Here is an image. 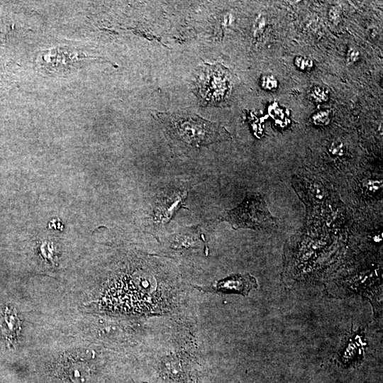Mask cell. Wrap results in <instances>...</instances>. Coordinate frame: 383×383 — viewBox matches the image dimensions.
<instances>
[{"instance_id": "obj_1", "label": "cell", "mask_w": 383, "mask_h": 383, "mask_svg": "<svg viewBox=\"0 0 383 383\" xmlns=\"http://www.w3.org/2000/svg\"><path fill=\"white\" fill-rule=\"evenodd\" d=\"M156 116L168 138L179 146L198 148L218 141L221 138L217 124L193 112H157Z\"/></svg>"}, {"instance_id": "obj_2", "label": "cell", "mask_w": 383, "mask_h": 383, "mask_svg": "<svg viewBox=\"0 0 383 383\" xmlns=\"http://www.w3.org/2000/svg\"><path fill=\"white\" fill-rule=\"evenodd\" d=\"M219 218L229 223L235 230L273 231L278 228L277 218L272 215L265 201L257 194H248L240 205L224 211Z\"/></svg>"}, {"instance_id": "obj_3", "label": "cell", "mask_w": 383, "mask_h": 383, "mask_svg": "<svg viewBox=\"0 0 383 383\" xmlns=\"http://www.w3.org/2000/svg\"><path fill=\"white\" fill-rule=\"evenodd\" d=\"M228 72L221 65L204 63L196 72L194 93L203 106H218L231 91Z\"/></svg>"}, {"instance_id": "obj_4", "label": "cell", "mask_w": 383, "mask_h": 383, "mask_svg": "<svg viewBox=\"0 0 383 383\" xmlns=\"http://www.w3.org/2000/svg\"><path fill=\"white\" fill-rule=\"evenodd\" d=\"M257 287L256 279L247 273L232 274L221 279L204 290L226 294H238L247 296L249 292Z\"/></svg>"}, {"instance_id": "obj_5", "label": "cell", "mask_w": 383, "mask_h": 383, "mask_svg": "<svg viewBox=\"0 0 383 383\" xmlns=\"http://www.w3.org/2000/svg\"><path fill=\"white\" fill-rule=\"evenodd\" d=\"M363 335L356 333L349 338L340 352V360L343 364L350 365L360 362L362 357V348L365 345Z\"/></svg>"}, {"instance_id": "obj_6", "label": "cell", "mask_w": 383, "mask_h": 383, "mask_svg": "<svg viewBox=\"0 0 383 383\" xmlns=\"http://www.w3.org/2000/svg\"><path fill=\"white\" fill-rule=\"evenodd\" d=\"M184 194L182 192L172 193L170 196H166L157 204L155 217L157 220L162 223L167 222L170 218L181 203L184 197Z\"/></svg>"}, {"instance_id": "obj_7", "label": "cell", "mask_w": 383, "mask_h": 383, "mask_svg": "<svg viewBox=\"0 0 383 383\" xmlns=\"http://www.w3.org/2000/svg\"><path fill=\"white\" fill-rule=\"evenodd\" d=\"M6 312L4 316V322L6 328L4 333H8L6 335L7 338L15 337L17 331L18 330L19 323L18 319L15 313L10 312Z\"/></svg>"}, {"instance_id": "obj_8", "label": "cell", "mask_w": 383, "mask_h": 383, "mask_svg": "<svg viewBox=\"0 0 383 383\" xmlns=\"http://www.w3.org/2000/svg\"><path fill=\"white\" fill-rule=\"evenodd\" d=\"M185 232V231H184ZM188 233H179V235L175 236V243H177L178 245L182 246V245H193L196 243V239L194 238L190 231H187Z\"/></svg>"}, {"instance_id": "obj_9", "label": "cell", "mask_w": 383, "mask_h": 383, "mask_svg": "<svg viewBox=\"0 0 383 383\" xmlns=\"http://www.w3.org/2000/svg\"><path fill=\"white\" fill-rule=\"evenodd\" d=\"M262 87L267 90H274L278 86V82L276 78L272 75H264L261 80Z\"/></svg>"}, {"instance_id": "obj_10", "label": "cell", "mask_w": 383, "mask_h": 383, "mask_svg": "<svg viewBox=\"0 0 383 383\" xmlns=\"http://www.w3.org/2000/svg\"><path fill=\"white\" fill-rule=\"evenodd\" d=\"M295 65L301 70H309L313 67V61L306 57L298 56L294 59Z\"/></svg>"}, {"instance_id": "obj_11", "label": "cell", "mask_w": 383, "mask_h": 383, "mask_svg": "<svg viewBox=\"0 0 383 383\" xmlns=\"http://www.w3.org/2000/svg\"><path fill=\"white\" fill-rule=\"evenodd\" d=\"M311 96L313 100L317 102L326 101L328 99V94L321 87H314L311 89Z\"/></svg>"}, {"instance_id": "obj_12", "label": "cell", "mask_w": 383, "mask_h": 383, "mask_svg": "<svg viewBox=\"0 0 383 383\" xmlns=\"http://www.w3.org/2000/svg\"><path fill=\"white\" fill-rule=\"evenodd\" d=\"M267 21L264 16H259L254 25V33L255 35H260L266 27Z\"/></svg>"}, {"instance_id": "obj_13", "label": "cell", "mask_w": 383, "mask_h": 383, "mask_svg": "<svg viewBox=\"0 0 383 383\" xmlns=\"http://www.w3.org/2000/svg\"><path fill=\"white\" fill-rule=\"evenodd\" d=\"M313 118L316 124H327L330 121V112L327 111L318 112L313 116Z\"/></svg>"}, {"instance_id": "obj_14", "label": "cell", "mask_w": 383, "mask_h": 383, "mask_svg": "<svg viewBox=\"0 0 383 383\" xmlns=\"http://www.w3.org/2000/svg\"><path fill=\"white\" fill-rule=\"evenodd\" d=\"M360 52L355 48H350L347 53L346 60L349 64L354 63L358 60Z\"/></svg>"}, {"instance_id": "obj_15", "label": "cell", "mask_w": 383, "mask_h": 383, "mask_svg": "<svg viewBox=\"0 0 383 383\" xmlns=\"http://www.w3.org/2000/svg\"><path fill=\"white\" fill-rule=\"evenodd\" d=\"M343 144L338 142H333L331 145L330 151L333 155H340L343 154Z\"/></svg>"}, {"instance_id": "obj_16", "label": "cell", "mask_w": 383, "mask_h": 383, "mask_svg": "<svg viewBox=\"0 0 383 383\" xmlns=\"http://www.w3.org/2000/svg\"><path fill=\"white\" fill-rule=\"evenodd\" d=\"M340 12L338 8H336V7L331 8L330 11V13H329L330 18L331 19L332 21H333L334 23H336L340 19Z\"/></svg>"}]
</instances>
